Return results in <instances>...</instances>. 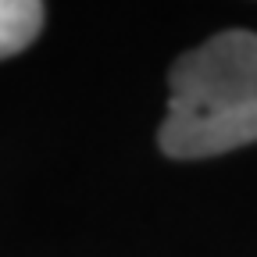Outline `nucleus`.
Segmentation results:
<instances>
[{
    "mask_svg": "<svg viewBox=\"0 0 257 257\" xmlns=\"http://www.w3.org/2000/svg\"><path fill=\"white\" fill-rule=\"evenodd\" d=\"M157 143L179 161L257 143V32H218L175 61Z\"/></svg>",
    "mask_w": 257,
    "mask_h": 257,
    "instance_id": "f257e3e1",
    "label": "nucleus"
},
{
    "mask_svg": "<svg viewBox=\"0 0 257 257\" xmlns=\"http://www.w3.org/2000/svg\"><path fill=\"white\" fill-rule=\"evenodd\" d=\"M43 4L36 0H0V61L22 54L43 29Z\"/></svg>",
    "mask_w": 257,
    "mask_h": 257,
    "instance_id": "f03ea898",
    "label": "nucleus"
}]
</instances>
